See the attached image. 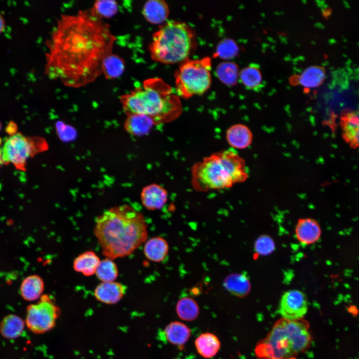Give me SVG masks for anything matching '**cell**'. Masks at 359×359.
Wrapping results in <instances>:
<instances>
[{
	"label": "cell",
	"instance_id": "obj_3",
	"mask_svg": "<svg viewBox=\"0 0 359 359\" xmlns=\"http://www.w3.org/2000/svg\"><path fill=\"white\" fill-rule=\"evenodd\" d=\"M120 101L127 116L146 115L156 125L173 121L182 112L180 97L169 84L157 77L145 80L142 86L121 95Z\"/></svg>",
	"mask_w": 359,
	"mask_h": 359
},
{
	"label": "cell",
	"instance_id": "obj_36",
	"mask_svg": "<svg viewBox=\"0 0 359 359\" xmlns=\"http://www.w3.org/2000/svg\"><path fill=\"white\" fill-rule=\"evenodd\" d=\"M287 359H298L295 358V357H291V358H290Z\"/></svg>",
	"mask_w": 359,
	"mask_h": 359
},
{
	"label": "cell",
	"instance_id": "obj_20",
	"mask_svg": "<svg viewBox=\"0 0 359 359\" xmlns=\"http://www.w3.org/2000/svg\"><path fill=\"white\" fill-rule=\"evenodd\" d=\"M100 261L99 257L94 252L87 251L74 259L73 268L76 272L81 273L86 276H90L95 274Z\"/></svg>",
	"mask_w": 359,
	"mask_h": 359
},
{
	"label": "cell",
	"instance_id": "obj_21",
	"mask_svg": "<svg viewBox=\"0 0 359 359\" xmlns=\"http://www.w3.org/2000/svg\"><path fill=\"white\" fill-rule=\"evenodd\" d=\"M25 325V321L17 315H7L0 323V333L6 339L17 338L22 333Z\"/></svg>",
	"mask_w": 359,
	"mask_h": 359
},
{
	"label": "cell",
	"instance_id": "obj_11",
	"mask_svg": "<svg viewBox=\"0 0 359 359\" xmlns=\"http://www.w3.org/2000/svg\"><path fill=\"white\" fill-rule=\"evenodd\" d=\"M143 206L150 210H159L166 204L168 199L167 190L157 183H151L144 187L141 192Z\"/></svg>",
	"mask_w": 359,
	"mask_h": 359
},
{
	"label": "cell",
	"instance_id": "obj_17",
	"mask_svg": "<svg viewBox=\"0 0 359 359\" xmlns=\"http://www.w3.org/2000/svg\"><path fill=\"white\" fill-rule=\"evenodd\" d=\"M156 125L150 117L140 114L127 116L124 122L125 130L134 136H142L148 134L154 126Z\"/></svg>",
	"mask_w": 359,
	"mask_h": 359
},
{
	"label": "cell",
	"instance_id": "obj_27",
	"mask_svg": "<svg viewBox=\"0 0 359 359\" xmlns=\"http://www.w3.org/2000/svg\"><path fill=\"white\" fill-rule=\"evenodd\" d=\"M216 74L223 83L228 86H233L238 81L239 72L236 63L230 61H224L217 65Z\"/></svg>",
	"mask_w": 359,
	"mask_h": 359
},
{
	"label": "cell",
	"instance_id": "obj_37",
	"mask_svg": "<svg viewBox=\"0 0 359 359\" xmlns=\"http://www.w3.org/2000/svg\"><path fill=\"white\" fill-rule=\"evenodd\" d=\"M0 128H1V126H0Z\"/></svg>",
	"mask_w": 359,
	"mask_h": 359
},
{
	"label": "cell",
	"instance_id": "obj_31",
	"mask_svg": "<svg viewBox=\"0 0 359 359\" xmlns=\"http://www.w3.org/2000/svg\"><path fill=\"white\" fill-rule=\"evenodd\" d=\"M91 9L98 16L103 19L114 16L118 10V5L114 0H98L95 1Z\"/></svg>",
	"mask_w": 359,
	"mask_h": 359
},
{
	"label": "cell",
	"instance_id": "obj_24",
	"mask_svg": "<svg viewBox=\"0 0 359 359\" xmlns=\"http://www.w3.org/2000/svg\"><path fill=\"white\" fill-rule=\"evenodd\" d=\"M325 78L324 67L312 65L306 68L299 76L298 82L303 87L311 89L318 87L322 84Z\"/></svg>",
	"mask_w": 359,
	"mask_h": 359
},
{
	"label": "cell",
	"instance_id": "obj_8",
	"mask_svg": "<svg viewBox=\"0 0 359 359\" xmlns=\"http://www.w3.org/2000/svg\"><path fill=\"white\" fill-rule=\"evenodd\" d=\"M47 148V143L42 138L27 137L16 133L5 142L2 149V161L3 163H11L16 168L24 170L29 158Z\"/></svg>",
	"mask_w": 359,
	"mask_h": 359
},
{
	"label": "cell",
	"instance_id": "obj_34",
	"mask_svg": "<svg viewBox=\"0 0 359 359\" xmlns=\"http://www.w3.org/2000/svg\"><path fill=\"white\" fill-rule=\"evenodd\" d=\"M4 27H5L4 20L3 17L0 13V33L3 31L4 28Z\"/></svg>",
	"mask_w": 359,
	"mask_h": 359
},
{
	"label": "cell",
	"instance_id": "obj_29",
	"mask_svg": "<svg viewBox=\"0 0 359 359\" xmlns=\"http://www.w3.org/2000/svg\"><path fill=\"white\" fill-rule=\"evenodd\" d=\"M239 78L243 84L249 89L256 90L262 84L261 71L258 67L253 64L243 68L239 72Z\"/></svg>",
	"mask_w": 359,
	"mask_h": 359
},
{
	"label": "cell",
	"instance_id": "obj_10",
	"mask_svg": "<svg viewBox=\"0 0 359 359\" xmlns=\"http://www.w3.org/2000/svg\"><path fill=\"white\" fill-rule=\"evenodd\" d=\"M307 310L306 295L300 290L286 291L280 300L279 312L283 319L291 321L303 319Z\"/></svg>",
	"mask_w": 359,
	"mask_h": 359
},
{
	"label": "cell",
	"instance_id": "obj_30",
	"mask_svg": "<svg viewBox=\"0 0 359 359\" xmlns=\"http://www.w3.org/2000/svg\"><path fill=\"white\" fill-rule=\"evenodd\" d=\"M95 274L101 282L115 281L118 276L117 266L112 259L106 257L100 261Z\"/></svg>",
	"mask_w": 359,
	"mask_h": 359
},
{
	"label": "cell",
	"instance_id": "obj_32",
	"mask_svg": "<svg viewBox=\"0 0 359 359\" xmlns=\"http://www.w3.org/2000/svg\"><path fill=\"white\" fill-rule=\"evenodd\" d=\"M239 52V47L232 39L225 38L217 46L215 55L220 58L228 60L235 57Z\"/></svg>",
	"mask_w": 359,
	"mask_h": 359
},
{
	"label": "cell",
	"instance_id": "obj_5",
	"mask_svg": "<svg viewBox=\"0 0 359 359\" xmlns=\"http://www.w3.org/2000/svg\"><path fill=\"white\" fill-rule=\"evenodd\" d=\"M312 341L307 321L282 318L257 344L255 353L259 359H287L307 350Z\"/></svg>",
	"mask_w": 359,
	"mask_h": 359
},
{
	"label": "cell",
	"instance_id": "obj_18",
	"mask_svg": "<svg viewBox=\"0 0 359 359\" xmlns=\"http://www.w3.org/2000/svg\"><path fill=\"white\" fill-rule=\"evenodd\" d=\"M169 249V244L166 239L156 236L149 239L145 242L144 253L149 261L158 263L166 258Z\"/></svg>",
	"mask_w": 359,
	"mask_h": 359
},
{
	"label": "cell",
	"instance_id": "obj_33",
	"mask_svg": "<svg viewBox=\"0 0 359 359\" xmlns=\"http://www.w3.org/2000/svg\"><path fill=\"white\" fill-rule=\"evenodd\" d=\"M275 245L271 238L267 235L261 236L255 242V251L260 255H267L274 249Z\"/></svg>",
	"mask_w": 359,
	"mask_h": 359
},
{
	"label": "cell",
	"instance_id": "obj_7",
	"mask_svg": "<svg viewBox=\"0 0 359 359\" xmlns=\"http://www.w3.org/2000/svg\"><path fill=\"white\" fill-rule=\"evenodd\" d=\"M211 70L209 57L182 62L175 74L177 94L187 99L204 94L211 84Z\"/></svg>",
	"mask_w": 359,
	"mask_h": 359
},
{
	"label": "cell",
	"instance_id": "obj_2",
	"mask_svg": "<svg viewBox=\"0 0 359 359\" xmlns=\"http://www.w3.org/2000/svg\"><path fill=\"white\" fill-rule=\"evenodd\" d=\"M94 233L103 254L112 260L132 254L148 236L144 216L129 204L111 207L98 216Z\"/></svg>",
	"mask_w": 359,
	"mask_h": 359
},
{
	"label": "cell",
	"instance_id": "obj_9",
	"mask_svg": "<svg viewBox=\"0 0 359 359\" xmlns=\"http://www.w3.org/2000/svg\"><path fill=\"white\" fill-rule=\"evenodd\" d=\"M60 312L54 299L48 295H43L37 303L27 307L25 325L34 334L45 333L55 326Z\"/></svg>",
	"mask_w": 359,
	"mask_h": 359
},
{
	"label": "cell",
	"instance_id": "obj_28",
	"mask_svg": "<svg viewBox=\"0 0 359 359\" xmlns=\"http://www.w3.org/2000/svg\"><path fill=\"white\" fill-rule=\"evenodd\" d=\"M176 312L180 319L191 321L197 318L199 309L198 304L193 299L183 297L178 301L176 305Z\"/></svg>",
	"mask_w": 359,
	"mask_h": 359
},
{
	"label": "cell",
	"instance_id": "obj_15",
	"mask_svg": "<svg viewBox=\"0 0 359 359\" xmlns=\"http://www.w3.org/2000/svg\"><path fill=\"white\" fill-rule=\"evenodd\" d=\"M344 139L353 146L359 147V109L346 113L341 118Z\"/></svg>",
	"mask_w": 359,
	"mask_h": 359
},
{
	"label": "cell",
	"instance_id": "obj_14",
	"mask_svg": "<svg viewBox=\"0 0 359 359\" xmlns=\"http://www.w3.org/2000/svg\"><path fill=\"white\" fill-rule=\"evenodd\" d=\"M226 139L231 147L237 149H244L251 144L253 134L247 126L236 124L227 129Z\"/></svg>",
	"mask_w": 359,
	"mask_h": 359
},
{
	"label": "cell",
	"instance_id": "obj_16",
	"mask_svg": "<svg viewBox=\"0 0 359 359\" xmlns=\"http://www.w3.org/2000/svg\"><path fill=\"white\" fill-rule=\"evenodd\" d=\"M169 8L163 0H149L144 5L143 13L145 19L154 24H163L169 15Z\"/></svg>",
	"mask_w": 359,
	"mask_h": 359
},
{
	"label": "cell",
	"instance_id": "obj_25",
	"mask_svg": "<svg viewBox=\"0 0 359 359\" xmlns=\"http://www.w3.org/2000/svg\"><path fill=\"white\" fill-rule=\"evenodd\" d=\"M223 285L228 291L240 297L246 296L250 290V282L243 274L228 275L224 280Z\"/></svg>",
	"mask_w": 359,
	"mask_h": 359
},
{
	"label": "cell",
	"instance_id": "obj_12",
	"mask_svg": "<svg viewBox=\"0 0 359 359\" xmlns=\"http://www.w3.org/2000/svg\"><path fill=\"white\" fill-rule=\"evenodd\" d=\"M127 287L116 282H101L95 288L94 296L98 301L108 305L118 303L124 297Z\"/></svg>",
	"mask_w": 359,
	"mask_h": 359
},
{
	"label": "cell",
	"instance_id": "obj_35",
	"mask_svg": "<svg viewBox=\"0 0 359 359\" xmlns=\"http://www.w3.org/2000/svg\"><path fill=\"white\" fill-rule=\"evenodd\" d=\"M2 149L0 148V165L3 163V161H2Z\"/></svg>",
	"mask_w": 359,
	"mask_h": 359
},
{
	"label": "cell",
	"instance_id": "obj_4",
	"mask_svg": "<svg viewBox=\"0 0 359 359\" xmlns=\"http://www.w3.org/2000/svg\"><path fill=\"white\" fill-rule=\"evenodd\" d=\"M248 177L245 160L232 149L212 153L191 168V185L199 192L230 188Z\"/></svg>",
	"mask_w": 359,
	"mask_h": 359
},
{
	"label": "cell",
	"instance_id": "obj_13",
	"mask_svg": "<svg viewBox=\"0 0 359 359\" xmlns=\"http://www.w3.org/2000/svg\"><path fill=\"white\" fill-rule=\"evenodd\" d=\"M295 236L303 245H310L317 242L320 237L321 230L318 223L310 218L300 219L295 227Z\"/></svg>",
	"mask_w": 359,
	"mask_h": 359
},
{
	"label": "cell",
	"instance_id": "obj_1",
	"mask_svg": "<svg viewBox=\"0 0 359 359\" xmlns=\"http://www.w3.org/2000/svg\"><path fill=\"white\" fill-rule=\"evenodd\" d=\"M115 41L109 25L91 8L62 14L46 43L45 74L68 87H84L102 75Z\"/></svg>",
	"mask_w": 359,
	"mask_h": 359
},
{
	"label": "cell",
	"instance_id": "obj_22",
	"mask_svg": "<svg viewBox=\"0 0 359 359\" xmlns=\"http://www.w3.org/2000/svg\"><path fill=\"white\" fill-rule=\"evenodd\" d=\"M198 354L205 358H210L216 355L220 347L218 338L210 333H203L195 341Z\"/></svg>",
	"mask_w": 359,
	"mask_h": 359
},
{
	"label": "cell",
	"instance_id": "obj_23",
	"mask_svg": "<svg viewBox=\"0 0 359 359\" xmlns=\"http://www.w3.org/2000/svg\"><path fill=\"white\" fill-rule=\"evenodd\" d=\"M190 330L184 324L175 321L168 324L165 329V334L168 341L171 344L182 346L190 336Z\"/></svg>",
	"mask_w": 359,
	"mask_h": 359
},
{
	"label": "cell",
	"instance_id": "obj_19",
	"mask_svg": "<svg viewBox=\"0 0 359 359\" xmlns=\"http://www.w3.org/2000/svg\"><path fill=\"white\" fill-rule=\"evenodd\" d=\"M44 289L42 278L37 275H31L25 278L20 287V293L23 299L34 301L40 299Z\"/></svg>",
	"mask_w": 359,
	"mask_h": 359
},
{
	"label": "cell",
	"instance_id": "obj_26",
	"mask_svg": "<svg viewBox=\"0 0 359 359\" xmlns=\"http://www.w3.org/2000/svg\"><path fill=\"white\" fill-rule=\"evenodd\" d=\"M125 67L124 60L120 56L112 53L104 60L102 74L107 79H116L122 75Z\"/></svg>",
	"mask_w": 359,
	"mask_h": 359
},
{
	"label": "cell",
	"instance_id": "obj_6",
	"mask_svg": "<svg viewBox=\"0 0 359 359\" xmlns=\"http://www.w3.org/2000/svg\"><path fill=\"white\" fill-rule=\"evenodd\" d=\"M197 45L193 29L184 22L167 21L153 34L148 46L152 59L166 64L182 62Z\"/></svg>",
	"mask_w": 359,
	"mask_h": 359
}]
</instances>
